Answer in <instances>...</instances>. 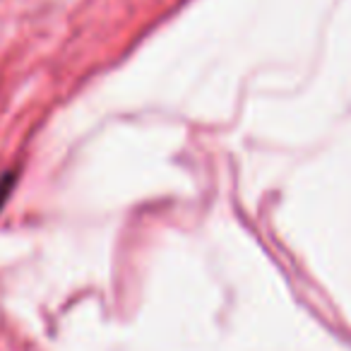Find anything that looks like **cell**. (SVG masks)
Wrapping results in <instances>:
<instances>
[{
    "instance_id": "6da1fadb",
    "label": "cell",
    "mask_w": 351,
    "mask_h": 351,
    "mask_svg": "<svg viewBox=\"0 0 351 351\" xmlns=\"http://www.w3.org/2000/svg\"><path fill=\"white\" fill-rule=\"evenodd\" d=\"M15 183H17V171H5V173L0 176V212H3L5 202L10 200Z\"/></svg>"
}]
</instances>
